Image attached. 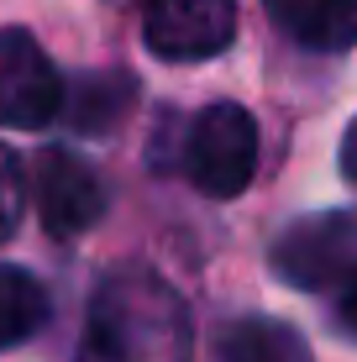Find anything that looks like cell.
Returning <instances> with one entry per match:
<instances>
[{
  "label": "cell",
  "mask_w": 357,
  "mask_h": 362,
  "mask_svg": "<svg viewBox=\"0 0 357 362\" xmlns=\"http://www.w3.org/2000/svg\"><path fill=\"white\" fill-rule=\"evenodd\" d=\"M32 184H37V216L53 236H79L90 231L95 221L105 216V184L84 158L64 153V147H47L37 153V168H32Z\"/></svg>",
  "instance_id": "cell-6"
},
{
  "label": "cell",
  "mask_w": 357,
  "mask_h": 362,
  "mask_svg": "<svg viewBox=\"0 0 357 362\" xmlns=\"http://www.w3.org/2000/svg\"><path fill=\"white\" fill-rule=\"evenodd\" d=\"M336 320H341L347 336H357V273L341 284V294H336Z\"/></svg>",
  "instance_id": "cell-12"
},
{
  "label": "cell",
  "mask_w": 357,
  "mask_h": 362,
  "mask_svg": "<svg viewBox=\"0 0 357 362\" xmlns=\"http://www.w3.org/2000/svg\"><path fill=\"white\" fill-rule=\"evenodd\" d=\"M127 100H131V79H121V74H90V79L74 90V127L105 132L110 121L127 110Z\"/></svg>",
  "instance_id": "cell-10"
},
{
  "label": "cell",
  "mask_w": 357,
  "mask_h": 362,
  "mask_svg": "<svg viewBox=\"0 0 357 362\" xmlns=\"http://www.w3.org/2000/svg\"><path fill=\"white\" fill-rule=\"evenodd\" d=\"M79 362H189L184 299L147 268H121L95 289Z\"/></svg>",
  "instance_id": "cell-1"
},
{
  "label": "cell",
  "mask_w": 357,
  "mask_h": 362,
  "mask_svg": "<svg viewBox=\"0 0 357 362\" xmlns=\"http://www.w3.org/2000/svg\"><path fill=\"white\" fill-rule=\"evenodd\" d=\"M47 289L27 268H0V352L32 341L47 326Z\"/></svg>",
  "instance_id": "cell-9"
},
{
  "label": "cell",
  "mask_w": 357,
  "mask_h": 362,
  "mask_svg": "<svg viewBox=\"0 0 357 362\" xmlns=\"http://www.w3.org/2000/svg\"><path fill=\"white\" fill-rule=\"evenodd\" d=\"M341 173L357 184V116H352V127H347V136H341Z\"/></svg>",
  "instance_id": "cell-13"
},
{
  "label": "cell",
  "mask_w": 357,
  "mask_h": 362,
  "mask_svg": "<svg viewBox=\"0 0 357 362\" xmlns=\"http://www.w3.org/2000/svg\"><path fill=\"white\" fill-rule=\"evenodd\" d=\"M274 273L294 289H331L357 273V210L305 216L274 242Z\"/></svg>",
  "instance_id": "cell-3"
},
{
  "label": "cell",
  "mask_w": 357,
  "mask_h": 362,
  "mask_svg": "<svg viewBox=\"0 0 357 362\" xmlns=\"http://www.w3.org/2000/svg\"><path fill=\"white\" fill-rule=\"evenodd\" d=\"M211 362H315L310 341L274 315H247L221 326V336L211 341Z\"/></svg>",
  "instance_id": "cell-8"
},
{
  "label": "cell",
  "mask_w": 357,
  "mask_h": 362,
  "mask_svg": "<svg viewBox=\"0 0 357 362\" xmlns=\"http://www.w3.org/2000/svg\"><path fill=\"white\" fill-rule=\"evenodd\" d=\"M268 21L310 53L357 47V0H263Z\"/></svg>",
  "instance_id": "cell-7"
},
{
  "label": "cell",
  "mask_w": 357,
  "mask_h": 362,
  "mask_svg": "<svg viewBox=\"0 0 357 362\" xmlns=\"http://www.w3.org/2000/svg\"><path fill=\"white\" fill-rule=\"evenodd\" d=\"M58 110H64V79L53 58L37 47L32 32L6 27L0 32V127L37 132L58 121Z\"/></svg>",
  "instance_id": "cell-5"
},
{
  "label": "cell",
  "mask_w": 357,
  "mask_h": 362,
  "mask_svg": "<svg viewBox=\"0 0 357 362\" xmlns=\"http://www.w3.org/2000/svg\"><path fill=\"white\" fill-rule=\"evenodd\" d=\"M21 205H27V194H21V163L11 147H0V242H11L21 226Z\"/></svg>",
  "instance_id": "cell-11"
},
{
  "label": "cell",
  "mask_w": 357,
  "mask_h": 362,
  "mask_svg": "<svg viewBox=\"0 0 357 362\" xmlns=\"http://www.w3.org/2000/svg\"><path fill=\"white\" fill-rule=\"evenodd\" d=\"M184 168H189L194 189H205L211 199L242 194L257 173V121L231 100L205 105L184 142Z\"/></svg>",
  "instance_id": "cell-2"
},
{
  "label": "cell",
  "mask_w": 357,
  "mask_h": 362,
  "mask_svg": "<svg viewBox=\"0 0 357 362\" xmlns=\"http://www.w3.org/2000/svg\"><path fill=\"white\" fill-rule=\"evenodd\" d=\"M237 0H147L142 42L163 64H200L231 47Z\"/></svg>",
  "instance_id": "cell-4"
}]
</instances>
